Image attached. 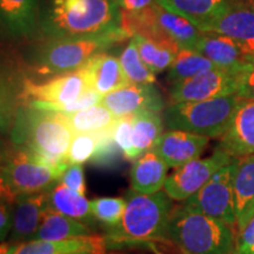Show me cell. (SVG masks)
Here are the masks:
<instances>
[{
  "label": "cell",
  "mask_w": 254,
  "mask_h": 254,
  "mask_svg": "<svg viewBox=\"0 0 254 254\" xmlns=\"http://www.w3.org/2000/svg\"><path fill=\"white\" fill-rule=\"evenodd\" d=\"M219 68L236 72L254 58L238 41L214 32H202L194 49Z\"/></svg>",
  "instance_id": "16"
},
{
  "label": "cell",
  "mask_w": 254,
  "mask_h": 254,
  "mask_svg": "<svg viewBox=\"0 0 254 254\" xmlns=\"http://www.w3.org/2000/svg\"><path fill=\"white\" fill-rule=\"evenodd\" d=\"M231 94H237L236 74L217 67L172 85L170 105L198 103Z\"/></svg>",
  "instance_id": "11"
},
{
  "label": "cell",
  "mask_w": 254,
  "mask_h": 254,
  "mask_svg": "<svg viewBox=\"0 0 254 254\" xmlns=\"http://www.w3.org/2000/svg\"><path fill=\"white\" fill-rule=\"evenodd\" d=\"M219 148L234 159L254 154V100L241 99Z\"/></svg>",
  "instance_id": "15"
},
{
  "label": "cell",
  "mask_w": 254,
  "mask_h": 254,
  "mask_svg": "<svg viewBox=\"0 0 254 254\" xmlns=\"http://www.w3.org/2000/svg\"><path fill=\"white\" fill-rule=\"evenodd\" d=\"M253 217H254V204L252 205V207L250 208V211L247 212L246 217H245V219H244V221L241 222V225H240V226L238 227V230H237V233H238V232H239L240 230H243V228L245 227V225L247 224V222H249V221L251 220V219H252Z\"/></svg>",
  "instance_id": "42"
},
{
  "label": "cell",
  "mask_w": 254,
  "mask_h": 254,
  "mask_svg": "<svg viewBox=\"0 0 254 254\" xmlns=\"http://www.w3.org/2000/svg\"><path fill=\"white\" fill-rule=\"evenodd\" d=\"M253 254H254V253H253Z\"/></svg>",
  "instance_id": "45"
},
{
  "label": "cell",
  "mask_w": 254,
  "mask_h": 254,
  "mask_svg": "<svg viewBox=\"0 0 254 254\" xmlns=\"http://www.w3.org/2000/svg\"><path fill=\"white\" fill-rule=\"evenodd\" d=\"M93 234L92 227L84 222L47 209L37 233L32 240H64Z\"/></svg>",
  "instance_id": "23"
},
{
  "label": "cell",
  "mask_w": 254,
  "mask_h": 254,
  "mask_svg": "<svg viewBox=\"0 0 254 254\" xmlns=\"http://www.w3.org/2000/svg\"><path fill=\"white\" fill-rule=\"evenodd\" d=\"M97 135L98 146L93 158L91 159L92 163L104 168L116 167L120 159V153L123 154V152L117 145V142L114 141L113 128L98 132Z\"/></svg>",
  "instance_id": "33"
},
{
  "label": "cell",
  "mask_w": 254,
  "mask_h": 254,
  "mask_svg": "<svg viewBox=\"0 0 254 254\" xmlns=\"http://www.w3.org/2000/svg\"><path fill=\"white\" fill-rule=\"evenodd\" d=\"M168 240L185 254H233L237 230L183 204L172 209Z\"/></svg>",
  "instance_id": "4"
},
{
  "label": "cell",
  "mask_w": 254,
  "mask_h": 254,
  "mask_svg": "<svg viewBox=\"0 0 254 254\" xmlns=\"http://www.w3.org/2000/svg\"><path fill=\"white\" fill-rule=\"evenodd\" d=\"M2 24L12 34L28 37L38 27L37 0H0Z\"/></svg>",
  "instance_id": "21"
},
{
  "label": "cell",
  "mask_w": 254,
  "mask_h": 254,
  "mask_svg": "<svg viewBox=\"0 0 254 254\" xmlns=\"http://www.w3.org/2000/svg\"><path fill=\"white\" fill-rule=\"evenodd\" d=\"M157 254H163V253H159V252H158V253H157Z\"/></svg>",
  "instance_id": "44"
},
{
  "label": "cell",
  "mask_w": 254,
  "mask_h": 254,
  "mask_svg": "<svg viewBox=\"0 0 254 254\" xmlns=\"http://www.w3.org/2000/svg\"><path fill=\"white\" fill-rule=\"evenodd\" d=\"M119 8L126 12H138L158 4V0H116Z\"/></svg>",
  "instance_id": "40"
},
{
  "label": "cell",
  "mask_w": 254,
  "mask_h": 254,
  "mask_svg": "<svg viewBox=\"0 0 254 254\" xmlns=\"http://www.w3.org/2000/svg\"><path fill=\"white\" fill-rule=\"evenodd\" d=\"M198 28L230 37L254 55V9L245 0H227Z\"/></svg>",
  "instance_id": "10"
},
{
  "label": "cell",
  "mask_w": 254,
  "mask_h": 254,
  "mask_svg": "<svg viewBox=\"0 0 254 254\" xmlns=\"http://www.w3.org/2000/svg\"><path fill=\"white\" fill-rule=\"evenodd\" d=\"M126 208V199L98 198L91 201V209L97 221L105 227L114 226L122 220Z\"/></svg>",
  "instance_id": "32"
},
{
  "label": "cell",
  "mask_w": 254,
  "mask_h": 254,
  "mask_svg": "<svg viewBox=\"0 0 254 254\" xmlns=\"http://www.w3.org/2000/svg\"><path fill=\"white\" fill-rule=\"evenodd\" d=\"M233 192L238 230L254 204V154L238 159Z\"/></svg>",
  "instance_id": "24"
},
{
  "label": "cell",
  "mask_w": 254,
  "mask_h": 254,
  "mask_svg": "<svg viewBox=\"0 0 254 254\" xmlns=\"http://www.w3.org/2000/svg\"><path fill=\"white\" fill-rule=\"evenodd\" d=\"M164 122L160 112H142L133 118V146L136 159L152 151L163 134Z\"/></svg>",
  "instance_id": "27"
},
{
  "label": "cell",
  "mask_w": 254,
  "mask_h": 254,
  "mask_svg": "<svg viewBox=\"0 0 254 254\" xmlns=\"http://www.w3.org/2000/svg\"><path fill=\"white\" fill-rule=\"evenodd\" d=\"M237 79V94L244 99L254 100V58L234 72Z\"/></svg>",
  "instance_id": "36"
},
{
  "label": "cell",
  "mask_w": 254,
  "mask_h": 254,
  "mask_svg": "<svg viewBox=\"0 0 254 254\" xmlns=\"http://www.w3.org/2000/svg\"><path fill=\"white\" fill-rule=\"evenodd\" d=\"M154 12L157 23L165 33L177 41L182 49H194L202 31H200L186 18L170 11L159 2L154 5Z\"/></svg>",
  "instance_id": "25"
},
{
  "label": "cell",
  "mask_w": 254,
  "mask_h": 254,
  "mask_svg": "<svg viewBox=\"0 0 254 254\" xmlns=\"http://www.w3.org/2000/svg\"><path fill=\"white\" fill-rule=\"evenodd\" d=\"M254 253V217L237 233L236 249L233 254Z\"/></svg>",
  "instance_id": "38"
},
{
  "label": "cell",
  "mask_w": 254,
  "mask_h": 254,
  "mask_svg": "<svg viewBox=\"0 0 254 254\" xmlns=\"http://www.w3.org/2000/svg\"><path fill=\"white\" fill-rule=\"evenodd\" d=\"M246 2H249V5L254 9V0H245Z\"/></svg>",
  "instance_id": "43"
},
{
  "label": "cell",
  "mask_w": 254,
  "mask_h": 254,
  "mask_svg": "<svg viewBox=\"0 0 254 254\" xmlns=\"http://www.w3.org/2000/svg\"><path fill=\"white\" fill-rule=\"evenodd\" d=\"M62 174L27 148L14 145L2 157L1 199L15 201L19 195L49 190L59 183Z\"/></svg>",
  "instance_id": "6"
},
{
  "label": "cell",
  "mask_w": 254,
  "mask_h": 254,
  "mask_svg": "<svg viewBox=\"0 0 254 254\" xmlns=\"http://www.w3.org/2000/svg\"><path fill=\"white\" fill-rule=\"evenodd\" d=\"M234 160L233 157L218 147L208 158L195 159L177 168L176 172L167 177L164 192L174 201H186L202 189L218 170Z\"/></svg>",
  "instance_id": "9"
},
{
  "label": "cell",
  "mask_w": 254,
  "mask_h": 254,
  "mask_svg": "<svg viewBox=\"0 0 254 254\" xmlns=\"http://www.w3.org/2000/svg\"><path fill=\"white\" fill-rule=\"evenodd\" d=\"M38 28L46 41L128 38L116 0H44Z\"/></svg>",
  "instance_id": "1"
},
{
  "label": "cell",
  "mask_w": 254,
  "mask_h": 254,
  "mask_svg": "<svg viewBox=\"0 0 254 254\" xmlns=\"http://www.w3.org/2000/svg\"><path fill=\"white\" fill-rule=\"evenodd\" d=\"M92 88L88 81L86 69L81 67L77 71L56 75L49 81L36 84L27 81L25 85V95L30 100H37L47 105H67L75 101Z\"/></svg>",
  "instance_id": "12"
},
{
  "label": "cell",
  "mask_w": 254,
  "mask_h": 254,
  "mask_svg": "<svg viewBox=\"0 0 254 254\" xmlns=\"http://www.w3.org/2000/svg\"><path fill=\"white\" fill-rule=\"evenodd\" d=\"M132 39L135 41L142 62L155 74L170 68L179 52L163 44L155 43L140 36L132 37Z\"/></svg>",
  "instance_id": "30"
},
{
  "label": "cell",
  "mask_w": 254,
  "mask_h": 254,
  "mask_svg": "<svg viewBox=\"0 0 254 254\" xmlns=\"http://www.w3.org/2000/svg\"><path fill=\"white\" fill-rule=\"evenodd\" d=\"M49 209L64 214L92 227L97 221L91 209V201L58 183L49 190Z\"/></svg>",
  "instance_id": "22"
},
{
  "label": "cell",
  "mask_w": 254,
  "mask_h": 254,
  "mask_svg": "<svg viewBox=\"0 0 254 254\" xmlns=\"http://www.w3.org/2000/svg\"><path fill=\"white\" fill-rule=\"evenodd\" d=\"M209 138L179 129L164 132L153 150L170 167L179 168L190 161L199 159L207 147Z\"/></svg>",
  "instance_id": "14"
},
{
  "label": "cell",
  "mask_w": 254,
  "mask_h": 254,
  "mask_svg": "<svg viewBox=\"0 0 254 254\" xmlns=\"http://www.w3.org/2000/svg\"><path fill=\"white\" fill-rule=\"evenodd\" d=\"M213 68H217V66L201 53L190 49H182L178 52L172 66L168 68L167 78L171 85H174Z\"/></svg>",
  "instance_id": "28"
},
{
  "label": "cell",
  "mask_w": 254,
  "mask_h": 254,
  "mask_svg": "<svg viewBox=\"0 0 254 254\" xmlns=\"http://www.w3.org/2000/svg\"><path fill=\"white\" fill-rule=\"evenodd\" d=\"M18 245H8V244H1L0 247V254H15Z\"/></svg>",
  "instance_id": "41"
},
{
  "label": "cell",
  "mask_w": 254,
  "mask_h": 254,
  "mask_svg": "<svg viewBox=\"0 0 254 254\" xmlns=\"http://www.w3.org/2000/svg\"><path fill=\"white\" fill-rule=\"evenodd\" d=\"M126 38L107 37L98 39L46 41L33 58V69L38 75H62L84 67L93 57L104 53Z\"/></svg>",
  "instance_id": "7"
},
{
  "label": "cell",
  "mask_w": 254,
  "mask_h": 254,
  "mask_svg": "<svg viewBox=\"0 0 254 254\" xmlns=\"http://www.w3.org/2000/svg\"><path fill=\"white\" fill-rule=\"evenodd\" d=\"M47 209L49 190L34 194L19 195L13 205L11 243L19 245L33 239Z\"/></svg>",
  "instance_id": "17"
},
{
  "label": "cell",
  "mask_w": 254,
  "mask_h": 254,
  "mask_svg": "<svg viewBox=\"0 0 254 254\" xmlns=\"http://www.w3.org/2000/svg\"><path fill=\"white\" fill-rule=\"evenodd\" d=\"M101 104L118 119L148 111L161 112L164 110L163 98L153 85L131 84L105 95Z\"/></svg>",
  "instance_id": "13"
},
{
  "label": "cell",
  "mask_w": 254,
  "mask_h": 254,
  "mask_svg": "<svg viewBox=\"0 0 254 254\" xmlns=\"http://www.w3.org/2000/svg\"><path fill=\"white\" fill-rule=\"evenodd\" d=\"M227 0H158V2L174 13L190 20L199 27Z\"/></svg>",
  "instance_id": "29"
},
{
  "label": "cell",
  "mask_w": 254,
  "mask_h": 254,
  "mask_svg": "<svg viewBox=\"0 0 254 254\" xmlns=\"http://www.w3.org/2000/svg\"><path fill=\"white\" fill-rule=\"evenodd\" d=\"M73 136L74 133L62 113L30 105L18 111L12 129L14 145L39 155L44 163L62 176L69 166L66 163V155Z\"/></svg>",
  "instance_id": "3"
},
{
  "label": "cell",
  "mask_w": 254,
  "mask_h": 254,
  "mask_svg": "<svg viewBox=\"0 0 254 254\" xmlns=\"http://www.w3.org/2000/svg\"><path fill=\"white\" fill-rule=\"evenodd\" d=\"M133 118L134 116H127L119 118L113 127V138L122 150L126 160L134 161L136 155L133 146Z\"/></svg>",
  "instance_id": "35"
},
{
  "label": "cell",
  "mask_w": 254,
  "mask_h": 254,
  "mask_svg": "<svg viewBox=\"0 0 254 254\" xmlns=\"http://www.w3.org/2000/svg\"><path fill=\"white\" fill-rule=\"evenodd\" d=\"M168 165L154 150L146 152L133 161L131 190L141 194H154L164 189L167 180Z\"/></svg>",
  "instance_id": "19"
},
{
  "label": "cell",
  "mask_w": 254,
  "mask_h": 254,
  "mask_svg": "<svg viewBox=\"0 0 254 254\" xmlns=\"http://www.w3.org/2000/svg\"><path fill=\"white\" fill-rule=\"evenodd\" d=\"M63 116L74 134L106 131L113 128L118 122V118L101 103L75 113Z\"/></svg>",
  "instance_id": "26"
},
{
  "label": "cell",
  "mask_w": 254,
  "mask_h": 254,
  "mask_svg": "<svg viewBox=\"0 0 254 254\" xmlns=\"http://www.w3.org/2000/svg\"><path fill=\"white\" fill-rule=\"evenodd\" d=\"M13 205V202L1 199V205H0V238L1 240H4L8 236V232L12 230Z\"/></svg>",
  "instance_id": "39"
},
{
  "label": "cell",
  "mask_w": 254,
  "mask_h": 254,
  "mask_svg": "<svg viewBox=\"0 0 254 254\" xmlns=\"http://www.w3.org/2000/svg\"><path fill=\"white\" fill-rule=\"evenodd\" d=\"M238 159L221 167L213 177L183 204L217 219L237 230V215L234 207L233 180Z\"/></svg>",
  "instance_id": "8"
},
{
  "label": "cell",
  "mask_w": 254,
  "mask_h": 254,
  "mask_svg": "<svg viewBox=\"0 0 254 254\" xmlns=\"http://www.w3.org/2000/svg\"><path fill=\"white\" fill-rule=\"evenodd\" d=\"M97 146V133H77L72 139L66 155V163L68 165H82L86 163L93 158Z\"/></svg>",
  "instance_id": "34"
},
{
  "label": "cell",
  "mask_w": 254,
  "mask_h": 254,
  "mask_svg": "<svg viewBox=\"0 0 254 254\" xmlns=\"http://www.w3.org/2000/svg\"><path fill=\"white\" fill-rule=\"evenodd\" d=\"M107 241L101 236H87L64 240H31L19 244L15 254H105Z\"/></svg>",
  "instance_id": "18"
},
{
  "label": "cell",
  "mask_w": 254,
  "mask_h": 254,
  "mask_svg": "<svg viewBox=\"0 0 254 254\" xmlns=\"http://www.w3.org/2000/svg\"><path fill=\"white\" fill-rule=\"evenodd\" d=\"M59 183H62L64 186L74 190L79 194L85 195L86 184H85V174L82 165H69L67 170L64 172L62 178H60Z\"/></svg>",
  "instance_id": "37"
},
{
  "label": "cell",
  "mask_w": 254,
  "mask_h": 254,
  "mask_svg": "<svg viewBox=\"0 0 254 254\" xmlns=\"http://www.w3.org/2000/svg\"><path fill=\"white\" fill-rule=\"evenodd\" d=\"M172 199L166 193L141 194L129 190L126 208L118 224L105 227L109 247L152 244L168 240V224L172 213Z\"/></svg>",
  "instance_id": "2"
},
{
  "label": "cell",
  "mask_w": 254,
  "mask_h": 254,
  "mask_svg": "<svg viewBox=\"0 0 254 254\" xmlns=\"http://www.w3.org/2000/svg\"><path fill=\"white\" fill-rule=\"evenodd\" d=\"M243 98L238 94L215 99L170 105L164 112L168 129H179L207 136L221 138L227 131Z\"/></svg>",
  "instance_id": "5"
},
{
  "label": "cell",
  "mask_w": 254,
  "mask_h": 254,
  "mask_svg": "<svg viewBox=\"0 0 254 254\" xmlns=\"http://www.w3.org/2000/svg\"><path fill=\"white\" fill-rule=\"evenodd\" d=\"M84 68L86 69L91 87L103 97L131 85L120 60L111 55L100 53L93 57Z\"/></svg>",
  "instance_id": "20"
},
{
  "label": "cell",
  "mask_w": 254,
  "mask_h": 254,
  "mask_svg": "<svg viewBox=\"0 0 254 254\" xmlns=\"http://www.w3.org/2000/svg\"><path fill=\"white\" fill-rule=\"evenodd\" d=\"M119 60L129 84L153 85L157 80L155 73L152 72L146 66V64L142 62L135 41L132 38L129 40L128 45L125 47V50L120 55Z\"/></svg>",
  "instance_id": "31"
}]
</instances>
